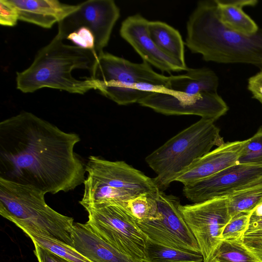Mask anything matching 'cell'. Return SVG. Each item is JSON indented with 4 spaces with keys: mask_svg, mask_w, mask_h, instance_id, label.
Listing matches in <instances>:
<instances>
[{
    "mask_svg": "<svg viewBox=\"0 0 262 262\" xmlns=\"http://www.w3.org/2000/svg\"><path fill=\"white\" fill-rule=\"evenodd\" d=\"M80 141L28 112L0 123V178L46 194L67 192L85 179V164L75 152Z\"/></svg>",
    "mask_w": 262,
    "mask_h": 262,
    "instance_id": "cell-1",
    "label": "cell"
},
{
    "mask_svg": "<svg viewBox=\"0 0 262 262\" xmlns=\"http://www.w3.org/2000/svg\"><path fill=\"white\" fill-rule=\"evenodd\" d=\"M184 44L206 61L262 65V30L246 36L220 22L215 1L198 2L187 22Z\"/></svg>",
    "mask_w": 262,
    "mask_h": 262,
    "instance_id": "cell-2",
    "label": "cell"
},
{
    "mask_svg": "<svg viewBox=\"0 0 262 262\" xmlns=\"http://www.w3.org/2000/svg\"><path fill=\"white\" fill-rule=\"evenodd\" d=\"M56 34L37 52L31 64L16 73V88L24 93H33L43 88L70 93L83 94L97 90L94 80L78 79L72 75L75 69L92 72L97 58L93 51L66 44Z\"/></svg>",
    "mask_w": 262,
    "mask_h": 262,
    "instance_id": "cell-3",
    "label": "cell"
},
{
    "mask_svg": "<svg viewBox=\"0 0 262 262\" xmlns=\"http://www.w3.org/2000/svg\"><path fill=\"white\" fill-rule=\"evenodd\" d=\"M43 192L0 178V214L21 230L47 236L73 247L74 219L51 208Z\"/></svg>",
    "mask_w": 262,
    "mask_h": 262,
    "instance_id": "cell-4",
    "label": "cell"
},
{
    "mask_svg": "<svg viewBox=\"0 0 262 262\" xmlns=\"http://www.w3.org/2000/svg\"><path fill=\"white\" fill-rule=\"evenodd\" d=\"M85 171L83 194L79 201L85 209L106 204H126L143 193L157 197L160 191L154 178L124 161H112L90 156Z\"/></svg>",
    "mask_w": 262,
    "mask_h": 262,
    "instance_id": "cell-5",
    "label": "cell"
},
{
    "mask_svg": "<svg viewBox=\"0 0 262 262\" xmlns=\"http://www.w3.org/2000/svg\"><path fill=\"white\" fill-rule=\"evenodd\" d=\"M90 77L97 90L121 105L138 103L152 93L166 90L168 80L146 62L134 63L104 52L98 56Z\"/></svg>",
    "mask_w": 262,
    "mask_h": 262,
    "instance_id": "cell-6",
    "label": "cell"
},
{
    "mask_svg": "<svg viewBox=\"0 0 262 262\" xmlns=\"http://www.w3.org/2000/svg\"><path fill=\"white\" fill-rule=\"evenodd\" d=\"M214 122L201 118L146 157L145 162L157 174L154 179L160 190L214 146L225 142Z\"/></svg>",
    "mask_w": 262,
    "mask_h": 262,
    "instance_id": "cell-7",
    "label": "cell"
},
{
    "mask_svg": "<svg viewBox=\"0 0 262 262\" xmlns=\"http://www.w3.org/2000/svg\"><path fill=\"white\" fill-rule=\"evenodd\" d=\"M85 210L86 223L96 234L121 252L145 262L147 237L126 204H106Z\"/></svg>",
    "mask_w": 262,
    "mask_h": 262,
    "instance_id": "cell-8",
    "label": "cell"
},
{
    "mask_svg": "<svg viewBox=\"0 0 262 262\" xmlns=\"http://www.w3.org/2000/svg\"><path fill=\"white\" fill-rule=\"evenodd\" d=\"M180 210L198 244L203 262H207L222 243L223 231L231 218L228 197L180 205Z\"/></svg>",
    "mask_w": 262,
    "mask_h": 262,
    "instance_id": "cell-9",
    "label": "cell"
},
{
    "mask_svg": "<svg viewBox=\"0 0 262 262\" xmlns=\"http://www.w3.org/2000/svg\"><path fill=\"white\" fill-rule=\"evenodd\" d=\"M156 199L160 217L151 220H137L144 234L157 243L201 253L195 238L180 210L179 199L176 196L166 194L160 190Z\"/></svg>",
    "mask_w": 262,
    "mask_h": 262,
    "instance_id": "cell-10",
    "label": "cell"
},
{
    "mask_svg": "<svg viewBox=\"0 0 262 262\" xmlns=\"http://www.w3.org/2000/svg\"><path fill=\"white\" fill-rule=\"evenodd\" d=\"M262 183V163H237L210 177L184 185V196L193 203L227 197Z\"/></svg>",
    "mask_w": 262,
    "mask_h": 262,
    "instance_id": "cell-11",
    "label": "cell"
},
{
    "mask_svg": "<svg viewBox=\"0 0 262 262\" xmlns=\"http://www.w3.org/2000/svg\"><path fill=\"white\" fill-rule=\"evenodd\" d=\"M120 14L113 0H89L78 4L76 10L58 23L57 34L64 40L77 29L88 28L94 35L95 52L98 56L107 46Z\"/></svg>",
    "mask_w": 262,
    "mask_h": 262,
    "instance_id": "cell-12",
    "label": "cell"
},
{
    "mask_svg": "<svg viewBox=\"0 0 262 262\" xmlns=\"http://www.w3.org/2000/svg\"><path fill=\"white\" fill-rule=\"evenodd\" d=\"M138 103L165 115H195L216 121L229 110L217 93L188 96L170 91L154 92Z\"/></svg>",
    "mask_w": 262,
    "mask_h": 262,
    "instance_id": "cell-13",
    "label": "cell"
},
{
    "mask_svg": "<svg viewBox=\"0 0 262 262\" xmlns=\"http://www.w3.org/2000/svg\"><path fill=\"white\" fill-rule=\"evenodd\" d=\"M149 20L139 14L129 16L122 23L120 34L142 58L162 72L186 71L184 67L162 53L151 38L148 31Z\"/></svg>",
    "mask_w": 262,
    "mask_h": 262,
    "instance_id": "cell-14",
    "label": "cell"
},
{
    "mask_svg": "<svg viewBox=\"0 0 262 262\" xmlns=\"http://www.w3.org/2000/svg\"><path fill=\"white\" fill-rule=\"evenodd\" d=\"M247 139L224 142L197 159L181 172L174 181L188 185L210 177L238 163Z\"/></svg>",
    "mask_w": 262,
    "mask_h": 262,
    "instance_id": "cell-15",
    "label": "cell"
},
{
    "mask_svg": "<svg viewBox=\"0 0 262 262\" xmlns=\"http://www.w3.org/2000/svg\"><path fill=\"white\" fill-rule=\"evenodd\" d=\"M73 247L92 262H143L121 252L99 236L85 223H75Z\"/></svg>",
    "mask_w": 262,
    "mask_h": 262,
    "instance_id": "cell-16",
    "label": "cell"
},
{
    "mask_svg": "<svg viewBox=\"0 0 262 262\" xmlns=\"http://www.w3.org/2000/svg\"><path fill=\"white\" fill-rule=\"evenodd\" d=\"M16 8L19 20L51 28L76 10L78 5L57 0H9Z\"/></svg>",
    "mask_w": 262,
    "mask_h": 262,
    "instance_id": "cell-17",
    "label": "cell"
},
{
    "mask_svg": "<svg viewBox=\"0 0 262 262\" xmlns=\"http://www.w3.org/2000/svg\"><path fill=\"white\" fill-rule=\"evenodd\" d=\"M219 78L212 70L202 68L188 69L184 74L168 76L167 91L194 96L217 93Z\"/></svg>",
    "mask_w": 262,
    "mask_h": 262,
    "instance_id": "cell-18",
    "label": "cell"
},
{
    "mask_svg": "<svg viewBox=\"0 0 262 262\" xmlns=\"http://www.w3.org/2000/svg\"><path fill=\"white\" fill-rule=\"evenodd\" d=\"M218 19L227 29L246 36L256 34L259 27L254 20L243 10V8L254 6L256 0H215Z\"/></svg>",
    "mask_w": 262,
    "mask_h": 262,
    "instance_id": "cell-19",
    "label": "cell"
},
{
    "mask_svg": "<svg viewBox=\"0 0 262 262\" xmlns=\"http://www.w3.org/2000/svg\"><path fill=\"white\" fill-rule=\"evenodd\" d=\"M149 36L158 49L164 54L187 67L184 56V42L179 32L160 21H149Z\"/></svg>",
    "mask_w": 262,
    "mask_h": 262,
    "instance_id": "cell-20",
    "label": "cell"
},
{
    "mask_svg": "<svg viewBox=\"0 0 262 262\" xmlns=\"http://www.w3.org/2000/svg\"><path fill=\"white\" fill-rule=\"evenodd\" d=\"M145 255V262H203L201 253L164 245L148 238Z\"/></svg>",
    "mask_w": 262,
    "mask_h": 262,
    "instance_id": "cell-21",
    "label": "cell"
},
{
    "mask_svg": "<svg viewBox=\"0 0 262 262\" xmlns=\"http://www.w3.org/2000/svg\"><path fill=\"white\" fill-rule=\"evenodd\" d=\"M227 197L231 217L241 212L252 211L262 201V183L235 192Z\"/></svg>",
    "mask_w": 262,
    "mask_h": 262,
    "instance_id": "cell-22",
    "label": "cell"
},
{
    "mask_svg": "<svg viewBox=\"0 0 262 262\" xmlns=\"http://www.w3.org/2000/svg\"><path fill=\"white\" fill-rule=\"evenodd\" d=\"M32 241L70 262H92L78 252L73 247L40 234L23 230Z\"/></svg>",
    "mask_w": 262,
    "mask_h": 262,
    "instance_id": "cell-23",
    "label": "cell"
},
{
    "mask_svg": "<svg viewBox=\"0 0 262 262\" xmlns=\"http://www.w3.org/2000/svg\"><path fill=\"white\" fill-rule=\"evenodd\" d=\"M212 258L220 262H259L245 247L242 238L223 241L211 259Z\"/></svg>",
    "mask_w": 262,
    "mask_h": 262,
    "instance_id": "cell-24",
    "label": "cell"
},
{
    "mask_svg": "<svg viewBox=\"0 0 262 262\" xmlns=\"http://www.w3.org/2000/svg\"><path fill=\"white\" fill-rule=\"evenodd\" d=\"M155 196L149 193L138 195L126 202V207L137 221L159 219L158 203Z\"/></svg>",
    "mask_w": 262,
    "mask_h": 262,
    "instance_id": "cell-25",
    "label": "cell"
},
{
    "mask_svg": "<svg viewBox=\"0 0 262 262\" xmlns=\"http://www.w3.org/2000/svg\"><path fill=\"white\" fill-rule=\"evenodd\" d=\"M252 212H241L232 216L224 229L222 241L242 238L248 228Z\"/></svg>",
    "mask_w": 262,
    "mask_h": 262,
    "instance_id": "cell-26",
    "label": "cell"
},
{
    "mask_svg": "<svg viewBox=\"0 0 262 262\" xmlns=\"http://www.w3.org/2000/svg\"><path fill=\"white\" fill-rule=\"evenodd\" d=\"M238 163H262V126L247 142Z\"/></svg>",
    "mask_w": 262,
    "mask_h": 262,
    "instance_id": "cell-27",
    "label": "cell"
},
{
    "mask_svg": "<svg viewBox=\"0 0 262 262\" xmlns=\"http://www.w3.org/2000/svg\"><path fill=\"white\" fill-rule=\"evenodd\" d=\"M66 39L73 42L75 46L92 51L96 54L95 38L92 32L88 28L82 27L77 29L69 34Z\"/></svg>",
    "mask_w": 262,
    "mask_h": 262,
    "instance_id": "cell-28",
    "label": "cell"
},
{
    "mask_svg": "<svg viewBox=\"0 0 262 262\" xmlns=\"http://www.w3.org/2000/svg\"><path fill=\"white\" fill-rule=\"evenodd\" d=\"M19 20L17 11L9 0L0 1V25L13 27Z\"/></svg>",
    "mask_w": 262,
    "mask_h": 262,
    "instance_id": "cell-29",
    "label": "cell"
},
{
    "mask_svg": "<svg viewBox=\"0 0 262 262\" xmlns=\"http://www.w3.org/2000/svg\"><path fill=\"white\" fill-rule=\"evenodd\" d=\"M34 254L38 262H70L52 251L33 242Z\"/></svg>",
    "mask_w": 262,
    "mask_h": 262,
    "instance_id": "cell-30",
    "label": "cell"
},
{
    "mask_svg": "<svg viewBox=\"0 0 262 262\" xmlns=\"http://www.w3.org/2000/svg\"><path fill=\"white\" fill-rule=\"evenodd\" d=\"M248 89L262 105V70L249 78Z\"/></svg>",
    "mask_w": 262,
    "mask_h": 262,
    "instance_id": "cell-31",
    "label": "cell"
},
{
    "mask_svg": "<svg viewBox=\"0 0 262 262\" xmlns=\"http://www.w3.org/2000/svg\"><path fill=\"white\" fill-rule=\"evenodd\" d=\"M242 241L248 251L262 262V241L246 237H243Z\"/></svg>",
    "mask_w": 262,
    "mask_h": 262,
    "instance_id": "cell-32",
    "label": "cell"
},
{
    "mask_svg": "<svg viewBox=\"0 0 262 262\" xmlns=\"http://www.w3.org/2000/svg\"><path fill=\"white\" fill-rule=\"evenodd\" d=\"M262 231V219L250 222L248 228L246 232Z\"/></svg>",
    "mask_w": 262,
    "mask_h": 262,
    "instance_id": "cell-33",
    "label": "cell"
},
{
    "mask_svg": "<svg viewBox=\"0 0 262 262\" xmlns=\"http://www.w3.org/2000/svg\"><path fill=\"white\" fill-rule=\"evenodd\" d=\"M262 219V201L252 211L250 222Z\"/></svg>",
    "mask_w": 262,
    "mask_h": 262,
    "instance_id": "cell-34",
    "label": "cell"
},
{
    "mask_svg": "<svg viewBox=\"0 0 262 262\" xmlns=\"http://www.w3.org/2000/svg\"><path fill=\"white\" fill-rule=\"evenodd\" d=\"M207 262H220V261H219L214 259H211L210 260H209V261H208Z\"/></svg>",
    "mask_w": 262,
    "mask_h": 262,
    "instance_id": "cell-35",
    "label": "cell"
},
{
    "mask_svg": "<svg viewBox=\"0 0 262 262\" xmlns=\"http://www.w3.org/2000/svg\"></svg>",
    "mask_w": 262,
    "mask_h": 262,
    "instance_id": "cell-36",
    "label": "cell"
}]
</instances>
